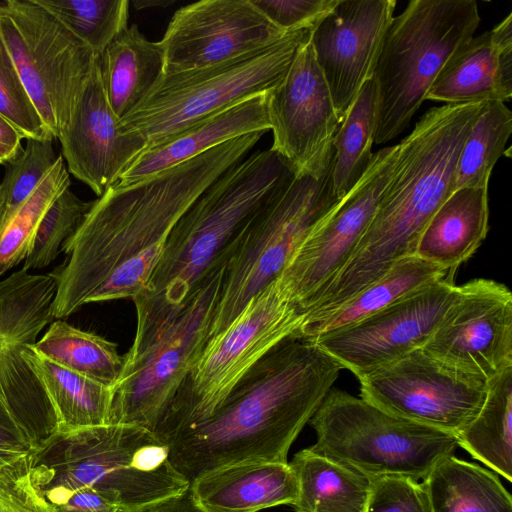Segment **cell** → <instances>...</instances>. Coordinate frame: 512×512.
<instances>
[{
	"mask_svg": "<svg viewBox=\"0 0 512 512\" xmlns=\"http://www.w3.org/2000/svg\"><path fill=\"white\" fill-rule=\"evenodd\" d=\"M378 108L372 79L361 88L333 140L332 186L341 199L361 178L371 158Z\"/></svg>",
	"mask_w": 512,
	"mask_h": 512,
	"instance_id": "obj_33",
	"label": "cell"
},
{
	"mask_svg": "<svg viewBox=\"0 0 512 512\" xmlns=\"http://www.w3.org/2000/svg\"><path fill=\"white\" fill-rule=\"evenodd\" d=\"M266 93L245 99L143 150L115 184L129 185L243 135L270 130Z\"/></svg>",
	"mask_w": 512,
	"mask_h": 512,
	"instance_id": "obj_23",
	"label": "cell"
},
{
	"mask_svg": "<svg viewBox=\"0 0 512 512\" xmlns=\"http://www.w3.org/2000/svg\"><path fill=\"white\" fill-rule=\"evenodd\" d=\"M455 436L457 446L512 481V367L488 381L481 409Z\"/></svg>",
	"mask_w": 512,
	"mask_h": 512,
	"instance_id": "obj_31",
	"label": "cell"
},
{
	"mask_svg": "<svg viewBox=\"0 0 512 512\" xmlns=\"http://www.w3.org/2000/svg\"><path fill=\"white\" fill-rule=\"evenodd\" d=\"M58 140L68 172L98 197L118 181L128 165L148 146L140 134L124 128L110 108L98 58Z\"/></svg>",
	"mask_w": 512,
	"mask_h": 512,
	"instance_id": "obj_21",
	"label": "cell"
},
{
	"mask_svg": "<svg viewBox=\"0 0 512 512\" xmlns=\"http://www.w3.org/2000/svg\"><path fill=\"white\" fill-rule=\"evenodd\" d=\"M397 153V144L373 153L361 178L311 230L278 277L304 317L355 251L392 176Z\"/></svg>",
	"mask_w": 512,
	"mask_h": 512,
	"instance_id": "obj_14",
	"label": "cell"
},
{
	"mask_svg": "<svg viewBox=\"0 0 512 512\" xmlns=\"http://www.w3.org/2000/svg\"><path fill=\"white\" fill-rule=\"evenodd\" d=\"M447 275L446 269L416 255L404 258L325 317L302 324L297 337L311 340L352 325Z\"/></svg>",
	"mask_w": 512,
	"mask_h": 512,
	"instance_id": "obj_27",
	"label": "cell"
},
{
	"mask_svg": "<svg viewBox=\"0 0 512 512\" xmlns=\"http://www.w3.org/2000/svg\"><path fill=\"white\" fill-rule=\"evenodd\" d=\"M357 379L366 402L454 435L478 414L488 391L485 379L455 371L422 349Z\"/></svg>",
	"mask_w": 512,
	"mask_h": 512,
	"instance_id": "obj_15",
	"label": "cell"
},
{
	"mask_svg": "<svg viewBox=\"0 0 512 512\" xmlns=\"http://www.w3.org/2000/svg\"><path fill=\"white\" fill-rule=\"evenodd\" d=\"M168 455V445L148 429L105 424L56 430L28 459L31 481L52 508L92 489L119 512H135L190 486Z\"/></svg>",
	"mask_w": 512,
	"mask_h": 512,
	"instance_id": "obj_5",
	"label": "cell"
},
{
	"mask_svg": "<svg viewBox=\"0 0 512 512\" xmlns=\"http://www.w3.org/2000/svg\"><path fill=\"white\" fill-rule=\"evenodd\" d=\"M265 133L232 139L138 182L114 184L94 200L62 244L66 262L52 272L53 318H66L90 303L133 299L142 292L180 217Z\"/></svg>",
	"mask_w": 512,
	"mask_h": 512,
	"instance_id": "obj_1",
	"label": "cell"
},
{
	"mask_svg": "<svg viewBox=\"0 0 512 512\" xmlns=\"http://www.w3.org/2000/svg\"><path fill=\"white\" fill-rule=\"evenodd\" d=\"M332 167L333 159L319 178L296 176L233 240L209 338L223 331L254 295L280 276L298 246L339 201Z\"/></svg>",
	"mask_w": 512,
	"mask_h": 512,
	"instance_id": "obj_10",
	"label": "cell"
},
{
	"mask_svg": "<svg viewBox=\"0 0 512 512\" xmlns=\"http://www.w3.org/2000/svg\"><path fill=\"white\" fill-rule=\"evenodd\" d=\"M56 278L23 268L0 281V399L34 443L57 430L52 406L24 353L54 319Z\"/></svg>",
	"mask_w": 512,
	"mask_h": 512,
	"instance_id": "obj_13",
	"label": "cell"
},
{
	"mask_svg": "<svg viewBox=\"0 0 512 512\" xmlns=\"http://www.w3.org/2000/svg\"><path fill=\"white\" fill-rule=\"evenodd\" d=\"M93 201H83L68 187L50 205L29 246L23 269H41L51 264L62 244L78 228Z\"/></svg>",
	"mask_w": 512,
	"mask_h": 512,
	"instance_id": "obj_37",
	"label": "cell"
},
{
	"mask_svg": "<svg viewBox=\"0 0 512 512\" xmlns=\"http://www.w3.org/2000/svg\"><path fill=\"white\" fill-rule=\"evenodd\" d=\"M52 141L53 138L26 139L22 153L5 164L4 178L0 183L4 213L23 203L55 165L59 155L55 153Z\"/></svg>",
	"mask_w": 512,
	"mask_h": 512,
	"instance_id": "obj_38",
	"label": "cell"
},
{
	"mask_svg": "<svg viewBox=\"0 0 512 512\" xmlns=\"http://www.w3.org/2000/svg\"><path fill=\"white\" fill-rule=\"evenodd\" d=\"M70 184L69 172L60 154L32 194L13 211L4 213L0 225V275L25 260L43 216Z\"/></svg>",
	"mask_w": 512,
	"mask_h": 512,
	"instance_id": "obj_35",
	"label": "cell"
},
{
	"mask_svg": "<svg viewBox=\"0 0 512 512\" xmlns=\"http://www.w3.org/2000/svg\"><path fill=\"white\" fill-rule=\"evenodd\" d=\"M32 348L59 366L113 387L123 370L117 344L62 319L51 322Z\"/></svg>",
	"mask_w": 512,
	"mask_h": 512,
	"instance_id": "obj_32",
	"label": "cell"
},
{
	"mask_svg": "<svg viewBox=\"0 0 512 512\" xmlns=\"http://www.w3.org/2000/svg\"><path fill=\"white\" fill-rule=\"evenodd\" d=\"M342 369L315 342L284 339L244 375L209 419L169 441L170 463L189 483L232 464L288 463L291 445Z\"/></svg>",
	"mask_w": 512,
	"mask_h": 512,
	"instance_id": "obj_2",
	"label": "cell"
},
{
	"mask_svg": "<svg viewBox=\"0 0 512 512\" xmlns=\"http://www.w3.org/2000/svg\"><path fill=\"white\" fill-rule=\"evenodd\" d=\"M304 316L278 278L254 295L234 320L208 339L153 434L163 443L209 419L244 375L274 346L295 336Z\"/></svg>",
	"mask_w": 512,
	"mask_h": 512,
	"instance_id": "obj_7",
	"label": "cell"
},
{
	"mask_svg": "<svg viewBox=\"0 0 512 512\" xmlns=\"http://www.w3.org/2000/svg\"><path fill=\"white\" fill-rule=\"evenodd\" d=\"M266 98L271 149L297 176L321 177L333 159V140L341 122L310 37L299 45L286 74Z\"/></svg>",
	"mask_w": 512,
	"mask_h": 512,
	"instance_id": "obj_17",
	"label": "cell"
},
{
	"mask_svg": "<svg viewBox=\"0 0 512 512\" xmlns=\"http://www.w3.org/2000/svg\"><path fill=\"white\" fill-rule=\"evenodd\" d=\"M0 449L30 452L34 443L0 399Z\"/></svg>",
	"mask_w": 512,
	"mask_h": 512,
	"instance_id": "obj_43",
	"label": "cell"
},
{
	"mask_svg": "<svg viewBox=\"0 0 512 512\" xmlns=\"http://www.w3.org/2000/svg\"><path fill=\"white\" fill-rule=\"evenodd\" d=\"M0 35L45 127L59 139L98 55L35 0L1 1Z\"/></svg>",
	"mask_w": 512,
	"mask_h": 512,
	"instance_id": "obj_11",
	"label": "cell"
},
{
	"mask_svg": "<svg viewBox=\"0 0 512 512\" xmlns=\"http://www.w3.org/2000/svg\"><path fill=\"white\" fill-rule=\"evenodd\" d=\"M289 463L298 483L296 512H365L371 478L309 448Z\"/></svg>",
	"mask_w": 512,
	"mask_h": 512,
	"instance_id": "obj_29",
	"label": "cell"
},
{
	"mask_svg": "<svg viewBox=\"0 0 512 512\" xmlns=\"http://www.w3.org/2000/svg\"><path fill=\"white\" fill-rule=\"evenodd\" d=\"M511 133V110L503 102H487L461 148L456 166L455 190L488 189L491 172L498 159L505 154Z\"/></svg>",
	"mask_w": 512,
	"mask_h": 512,
	"instance_id": "obj_34",
	"label": "cell"
},
{
	"mask_svg": "<svg viewBox=\"0 0 512 512\" xmlns=\"http://www.w3.org/2000/svg\"><path fill=\"white\" fill-rule=\"evenodd\" d=\"M479 24L474 0H411L394 16L372 77L378 96L374 143H387L407 128L445 63Z\"/></svg>",
	"mask_w": 512,
	"mask_h": 512,
	"instance_id": "obj_6",
	"label": "cell"
},
{
	"mask_svg": "<svg viewBox=\"0 0 512 512\" xmlns=\"http://www.w3.org/2000/svg\"><path fill=\"white\" fill-rule=\"evenodd\" d=\"M443 365L485 379L512 367V293L490 279L459 286L456 299L421 348Z\"/></svg>",
	"mask_w": 512,
	"mask_h": 512,
	"instance_id": "obj_18",
	"label": "cell"
},
{
	"mask_svg": "<svg viewBox=\"0 0 512 512\" xmlns=\"http://www.w3.org/2000/svg\"><path fill=\"white\" fill-rule=\"evenodd\" d=\"M288 33L271 23L251 0L194 2L174 13L158 42L164 55V74L223 62L270 45Z\"/></svg>",
	"mask_w": 512,
	"mask_h": 512,
	"instance_id": "obj_19",
	"label": "cell"
},
{
	"mask_svg": "<svg viewBox=\"0 0 512 512\" xmlns=\"http://www.w3.org/2000/svg\"><path fill=\"white\" fill-rule=\"evenodd\" d=\"M309 424L316 432L312 452L369 478L424 480L457 447L454 434L398 418L339 389L328 392Z\"/></svg>",
	"mask_w": 512,
	"mask_h": 512,
	"instance_id": "obj_9",
	"label": "cell"
},
{
	"mask_svg": "<svg viewBox=\"0 0 512 512\" xmlns=\"http://www.w3.org/2000/svg\"><path fill=\"white\" fill-rule=\"evenodd\" d=\"M173 4V1H167V0H137L133 2V6L135 9H145V8H153V7H166L168 5Z\"/></svg>",
	"mask_w": 512,
	"mask_h": 512,
	"instance_id": "obj_47",
	"label": "cell"
},
{
	"mask_svg": "<svg viewBox=\"0 0 512 512\" xmlns=\"http://www.w3.org/2000/svg\"><path fill=\"white\" fill-rule=\"evenodd\" d=\"M53 509L56 512H119L113 503L92 489L71 493Z\"/></svg>",
	"mask_w": 512,
	"mask_h": 512,
	"instance_id": "obj_44",
	"label": "cell"
},
{
	"mask_svg": "<svg viewBox=\"0 0 512 512\" xmlns=\"http://www.w3.org/2000/svg\"><path fill=\"white\" fill-rule=\"evenodd\" d=\"M190 488L208 512H258L292 505L298 483L289 462H243L209 472Z\"/></svg>",
	"mask_w": 512,
	"mask_h": 512,
	"instance_id": "obj_24",
	"label": "cell"
},
{
	"mask_svg": "<svg viewBox=\"0 0 512 512\" xmlns=\"http://www.w3.org/2000/svg\"><path fill=\"white\" fill-rule=\"evenodd\" d=\"M97 55L128 27L127 0H35Z\"/></svg>",
	"mask_w": 512,
	"mask_h": 512,
	"instance_id": "obj_36",
	"label": "cell"
},
{
	"mask_svg": "<svg viewBox=\"0 0 512 512\" xmlns=\"http://www.w3.org/2000/svg\"><path fill=\"white\" fill-rule=\"evenodd\" d=\"M487 102L433 107L398 145L392 176L347 264L312 308L321 318L415 255L430 218L455 190L463 143Z\"/></svg>",
	"mask_w": 512,
	"mask_h": 512,
	"instance_id": "obj_3",
	"label": "cell"
},
{
	"mask_svg": "<svg viewBox=\"0 0 512 512\" xmlns=\"http://www.w3.org/2000/svg\"><path fill=\"white\" fill-rule=\"evenodd\" d=\"M458 291L453 277L447 275L365 319L311 341L358 378L421 349Z\"/></svg>",
	"mask_w": 512,
	"mask_h": 512,
	"instance_id": "obj_16",
	"label": "cell"
},
{
	"mask_svg": "<svg viewBox=\"0 0 512 512\" xmlns=\"http://www.w3.org/2000/svg\"><path fill=\"white\" fill-rule=\"evenodd\" d=\"M28 452L0 449V468Z\"/></svg>",
	"mask_w": 512,
	"mask_h": 512,
	"instance_id": "obj_48",
	"label": "cell"
},
{
	"mask_svg": "<svg viewBox=\"0 0 512 512\" xmlns=\"http://www.w3.org/2000/svg\"><path fill=\"white\" fill-rule=\"evenodd\" d=\"M135 512H208L194 498L190 486L183 492L150 504Z\"/></svg>",
	"mask_w": 512,
	"mask_h": 512,
	"instance_id": "obj_45",
	"label": "cell"
},
{
	"mask_svg": "<svg viewBox=\"0 0 512 512\" xmlns=\"http://www.w3.org/2000/svg\"><path fill=\"white\" fill-rule=\"evenodd\" d=\"M296 176L270 148L235 163L200 194L170 232L147 285L132 299L136 332L127 359L155 342L206 277L226 263L229 246L248 221Z\"/></svg>",
	"mask_w": 512,
	"mask_h": 512,
	"instance_id": "obj_4",
	"label": "cell"
},
{
	"mask_svg": "<svg viewBox=\"0 0 512 512\" xmlns=\"http://www.w3.org/2000/svg\"><path fill=\"white\" fill-rule=\"evenodd\" d=\"M103 90L121 120L150 92L164 74V55L137 25L128 26L98 55Z\"/></svg>",
	"mask_w": 512,
	"mask_h": 512,
	"instance_id": "obj_26",
	"label": "cell"
},
{
	"mask_svg": "<svg viewBox=\"0 0 512 512\" xmlns=\"http://www.w3.org/2000/svg\"><path fill=\"white\" fill-rule=\"evenodd\" d=\"M225 265L206 277L154 343L138 356L124 358L120 378L112 387L108 424L134 425L153 433L209 339Z\"/></svg>",
	"mask_w": 512,
	"mask_h": 512,
	"instance_id": "obj_12",
	"label": "cell"
},
{
	"mask_svg": "<svg viewBox=\"0 0 512 512\" xmlns=\"http://www.w3.org/2000/svg\"><path fill=\"white\" fill-rule=\"evenodd\" d=\"M488 222V189H457L428 221L415 255L446 269L454 277L457 268L485 239Z\"/></svg>",
	"mask_w": 512,
	"mask_h": 512,
	"instance_id": "obj_25",
	"label": "cell"
},
{
	"mask_svg": "<svg viewBox=\"0 0 512 512\" xmlns=\"http://www.w3.org/2000/svg\"><path fill=\"white\" fill-rule=\"evenodd\" d=\"M339 0H251L280 30L288 33L313 30Z\"/></svg>",
	"mask_w": 512,
	"mask_h": 512,
	"instance_id": "obj_42",
	"label": "cell"
},
{
	"mask_svg": "<svg viewBox=\"0 0 512 512\" xmlns=\"http://www.w3.org/2000/svg\"><path fill=\"white\" fill-rule=\"evenodd\" d=\"M311 30L293 31L265 47L213 65L163 74L121 123L147 147L245 99L268 92L286 74Z\"/></svg>",
	"mask_w": 512,
	"mask_h": 512,
	"instance_id": "obj_8",
	"label": "cell"
},
{
	"mask_svg": "<svg viewBox=\"0 0 512 512\" xmlns=\"http://www.w3.org/2000/svg\"><path fill=\"white\" fill-rule=\"evenodd\" d=\"M21 134L0 115V164H7L23 151Z\"/></svg>",
	"mask_w": 512,
	"mask_h": 512,
	"instance_id": "obj_46",
	"label": "cell"
},
{
	"mask_svg": "<svg viewBox=\"0 0 512 512\" xmlns=\"http://www.w3.org/2000/svg\"><path fill=\"white\" fill-rule=\"evenodd\" d=\"M4 212H5V203H4V199H3L1 189H0V225H1V222H2V219L4 216Z\"/></svg>",
	"mask_w": 512,
	"mask_h": 512,
	"instance_id": "obj_49",
	"label": "cell"
},
{
	"mask_svg": "<svg viewBox=\"0 0 512 512\" xmlns=\"http://www.w3.org/2000/svg\"><path fill=\"white\" fill-rule=\"evenodd\" d=\"M0 115L21 134L23 139L53 138L31 101L1 35Z\"/></svg>",
	"mask_w": 512,
	"mask_h": 512,
	"instance_id": "obj_39",
	"label": "cell"
},
{
	"mask_svg": "<svg viewBox=\"0 0 512 512\" xmlns=\"http://www.w3.org/2000/svg\"><path fill=\"white\" fill-rule=\"evenodd\" d=\"M24 359L40 382L54 411L57 430L108 424L112 388L63 368L32 346Z\"/></svg>",
	"mask_w": 512,
	"mask_h": 512,
	"instance_id": "obj_28",
	"label": "cell"
},
{
	"mask_svg": "<svg viewBox=\"0 0 512 512\" xmlns=\"http://www.w3.org/2000/svg\"><path fill=\"white\" fill-rule=\"evenodd\" d=\"M28 453L0 468V512H56L31 481Z\"/></svg>",
	"mask_w": 512,
	"mask_h": 512,
	"instance_id": "obj_41",
	"label": "cell"
},
{
	"mask_svg": "<svg viewBox=\"0 0 512 512\" xmlns=\"http://www.w3.org/2000/svg\"><path fill=\"white\" fill-rule=\"evenodd\" d=\"M365 512H431V508L422 483L387 475L371 478Z\"/></svg>",
	"mask_w": 512,
	"mask_h": 512,
	"instance_id": "obj_40",
	"label": "cell"
},
{
	"mask_svg": "<svg viewBox=\"0 0 512 512\" xmlns=\"http://www.w3.org/2000/svg\"><path fill=\"white\" fill-rule=\"evenodd\" d=\"M422 485L431 512H512V497L493 471L449 456Z\"/></svg>",
	"mask_w": 512,
	"mask_h": 512,
	"instance_id": "obj_30",
	"label": "cell"
},
{
	"mask_svg": "<svg viewBox=\"0 0 512 512\" xmlns=\"http://www.w3.org/2000/svg\"><path fill=\"white\" fill-rule=\"evenodd\" d=\"M395 0H339L311 31L315 59L340 122L373 77Z\"/></svg>",
	"mask_w": 512,
	"mask_h": 512,
	"instance_id": "obj_20",
	"label": "cell"
},
{
	"mask_svg": "<svg viewBox=\"0 0 512 512\" xmlns=\"http://www.w3.org/2000/svg\"><path fill=\"white\" fill-rule=\"evenodd\" d=\"M511 97L512 13L460 46L426 94V100L448 105L505 103Z\"/></svg>",
	"mask_w": 512,
	"mask_h": 512,
	"instance_id": "obj_22",
	"label": "cell"
}]
</instances>
